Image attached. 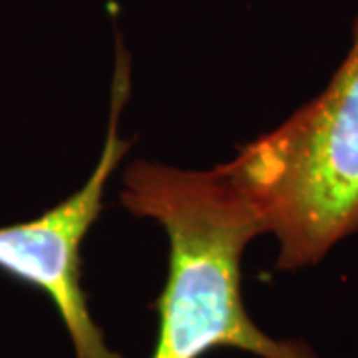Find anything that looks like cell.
<instances>
[{
	"instance_id": "7a4b0ae2",
	"label": "cell",
	"mask_w": 358,
	"mask_h": 358,
	"mask_svg": "<svg viewBox=\"0 0 358 358\" xmlns=\"http://www.w3.org/2000/svg\"><path fill=\"white\" fill-rule=\"evenodd\" d=\"M279 243L277 268L322 261L358 231V14L329 86L223 164Z\"/></svg>"
},
{
	"instance_id": "3957f363",
	"label": "cell",
	"mask_w": 358,
	"mask_h": 358,
	"mask_svg": "<svg viewBox=\"0 0 358 358\" xmlns=\"http://www.w3.org/2000/svg\"><path fill=\"white\" fill-rule=\"evenodd\" d=\"M129 94V56L117 42L108 136L90 179L38 217L0 227V271L40 289L64 322L74 358H124L110 348L92 317L82 287L80 247L102 213L106 185L129 143L120 138V115Z\"/></svg>"
},
{
	"instance_id": "6da1fadb",
	"label": "cell",
	"mask_w": 358,
	"mask_h": 358,
	"mask_svg": "<svg viewBox=\"0 0 358 358\" xmlns=\"http://www.w3.org/2000/svg\"><path fill=\"white\" fill-rule=\"evenodd\" d=\"M122 203L136 217L155 219L169 241L150 358H201L215 348L259 358H317L307 343L273 338L249 317L241 255L263 227L221 167L187 171L138 162L124 176Z\"/></svg>"
}]
</instances>
